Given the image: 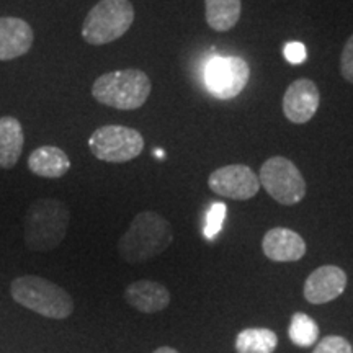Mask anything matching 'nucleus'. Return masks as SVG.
Listing matches in <instances>:
<instances>
[{
	"mask_svg": "<svg viewBox=\"0 0 353 353\" xmlns=\"http://www.w3.org/2000/svg\"><path fill=\"white\" fill-rule=\"evenodd\" d=\"M174 242V229L156 211H141L118 241V254L126 263H144L165 252Z\"/></svg>",
	"mask_w": 353,
	"mask_h": 353,
	"instance_id": "f257e3e1",
	"label": "nucleus"
},
{
	"mask_svg": "<svg viewBox=\"0 0 353 353\" xmlns=\"http://www.w3.org/2000/svg\"><path fill=\"white\" fill-rule=\"evenodd\" d=\"M70 211L56 198H39L26 210L23 239L32 252H50L68 236Z\"/></svg>",
	"mask_w": 353,
	"mask_h": 353,
	"instance_id": "f03ea898",
	"label": "nucleus"
},
{
	"mask_svg": "<svg viewBox=\"0 0 353 353\" xmlns=\"http://www.w3.org/2000/svg\"><path fill=\"white\" fill-rule=\"evenodd\" d=\"M152 83L141 69L113 70L100 76L92 85V97L105 107L131 112L138 110L151 95Z\"/></svg>",
	"mask_w": 353,
	"mask_h": 353,
	"instance_id": "7ed1b4c3",
	"label": "nucleus"
},
{
	"mask_svg": "<svg viewBox=\"0 0 353 353\" xmlns=\"http://www.w3.org/2000/svg\"><path fill=\"white\" fill-rule=\"evenodd\" d=\"M10 294L17 304L48 319L63 321L74 312V299L68 291L38 275L15 278Z\"/></svg>",
	"mask_w": 353,
	"mask_h": 353,
	"instance_id": "20e7f679",
	"label": "nucleus"
},
{
	"mask_svg": "<svg viewBox=\"0 0 353 353\" xmlns=\"http://www.w3.org/2000/svg\"><path fill=\"white\" fill-rule=\"evenodd\" d=\"M134 21V7L130 0H100L87 13L82 38L90 46H103L120 39Z\"/></svg>",
	"mask_w": 353,
	"mask_h": 353,
	"instance_id": "39448f33",
	"label": "nucleus"
},
{
	"mask_svg": "<svg viewBox=\"0 0 353 353\" xmlns=\"http://www.w3.org/2000/svg\"><path fill=\"white\" fill-rule=\"evenodd\" d=\"M144 138L138 130L121 125L100 126L88 138V149L99 161L125 164L144 151Z\"/></svg>",
	"mask_w": 353,
	"mask_h": 353,
	"instance_id": "423d86ee",
	"label": "nucleus"
},
{
	"mask_svg": "<svg viewBox=\"0 0 353 353\" xmlns=\"http://www.w3.org/2000/svg\"><path fill=\"white\" fill-rule=\"evenodd\" d=\"M260 187L280 205L293 206L306 196V180L290 159L275 156L263 162L259 174Z\"/></svg>",
	"mask_w": 353,
	"mask_h": 353,
	"instance_id": "0eeeda50",
	"label": "nucleus"
},
{
	"mask_svg": "<svg viewBox=\"0 0 353 353\" xmlns=\"http://www.w3.org/2000/svg\"><path fill=\"white\" fill-rule=\"evenodd\" d=\"M205 79L211 94L221 100H231L239 97L249 83L250 68L242 57H218L208 64Z\"/></svg>",
	"mask_w": 353,
	"mask_h": 353,
	"instance_id": "6e6552de",
	"label": "nucleus"
},
{
	"mask_svg": "<svg viewBox=\"0 0 353 353\" xmlns=\"http://www.w3.org/2000/svg\"><path fill=\"white\" fill-rule=\"evenodd\" d=\"M208 187L216 195L228 200L245 201L257 196L260 182L249 165L231 164L216 169L208 176Z\"/></svg>",
	"mask_w": 353,
	"mask_h": 353,
	"instance_id": "1a4fd4ad",
	"label": "nucleus"
},
{
	"mask_svg": "<svg viewBox=\"0 0 353 353\" xmlns=\"http://www.w3.org/2000/svg\"><path fill=\"white\" fill-rule=\"evenodd\" d=\"M321 105V94L311 79L291 82L283 95V113L293 125H306L314 118Z\"/></svg>",
	"mask_w": 353,
	"mask_h": 353,
	"instance_id": "9d476101",
	"label": "nucleus"
},
{
	"mask_svg": "<svg viewBox=\"0 0 353 353\" xmlns=\"http://www.w3.org/2000/svg\"><path fill=\"white\" fill-rule=\"evenodd\" d=\"M347 273L337 265H322L304 281V299L311 304H325L337 299L347 288Z\"/></svg>",
	"mask_w": 353,
	"mask_h": 353,
	"instance_id": "9b49d317",
	"label": "nucleus"
},
{
	"mask_svg": "<svg viewBox=\"0 0 353 353\" xmlns=\"http://www.w3.org/2000/svg\"><path fill=\"white\" fill-rule=\"evenodd\" d=\"M262 252L272 262H298L307 252L306 242L296 231L288 228H273L265 232Z\"/></svg>",
	"mask_w": 353,
	"mask_h": 353,
	"instance_id": "f8f14e48",
	"label": "nucleus"
},
{
	"mask_svg": "<svg viewBox=\"0 0 353 353\" xmlns=\"http://www.w3.org/2000/svg\"><path fill=\"white\" fill-rule=\"evenodd\" d=\"M33 28L28 21L17 17L0 19V61H13L32 50Z\"/></svg>",
	"mask_w": 353,
	"mask_h": 353,
	"instance_id": "ddd939ff",
	"label": "nucleus"
},
{
	"mask_svg": "<svg viewBox=\"0 0 353 353\" xmlns=\"http://www.w3.org/2000/svg\"><path fill=\"white\" fill-rule=\"evenodd\" d=\"M125 301L144 314L161 312L170 304V293L162 283L152 280L132 281L125 288Z\"/></svg>",
	"mask_w": 353,
	"mask_h": 353,
	"instance_id": "4468645a",
	"label": "nucleus"
},
{
	"mask_svg": "<svg viewBox=\"0 0 353 353\" xmlns=\"http://www.w3.org/2000/svg\"><path fill=\"white\" fill-rule=\"evenodd\" d=\"M28 169L41 179H61L70 170V161L63 149L41 145L30 154Z\"/></svg>",
	"mask_w": 353,
	"mask_h": 353,
	"instance_id": "2eb2a0df",
	"label": "nucleus"
},
{
	"mask_svg": "<svg viewBox=\"0 0 353 353\" xmlns=\"http://www.w3.org/2000/svg\"><path fill=\"white\" fill-rule=\"evenodd\" d=\"M25 148V132L15 117L0 118V169H13Z\"/></svg>",
	"mask_w": 353,
	"mask_h": 353,
	"instance_id": "dca6fc26",
	"label": "nucleus"
},
{
	"mask_svg": "<svg viewBox=\"0 0 353 353\" xmlns=\"http://www.w3.org/2000/svg\"><path fill=\"white\" fill-rule=\"evenodd\" d=\"M242 13L241 0H205L206 23L218 33H226L237 25Z\"/></svg>",
	"mask_w": 353,
	"mask_h": 353,
	"instance_id": "f3484780",
	"label": "nucleus"
},
{
	"mask_svg": "<svg viewBox=\"0 0 353 353\" xmlns=\"http://www.w3.org/2000/svg\"><path fill=\"white\" fill-rule=\"evenodd\" d=\"M278 347V335L272 329H244L236 337L237 353H273Z\"/></svg>",
	"mask_w": 353,
	"mask_h": 353,
	"instance_id": "a211bd4d",
	"label": "nucleus"
},
{
	"mask_svg": "<svg viewBox=\"0 0 353 353\" xmlns=\"http://www.w3.org/2000/svg\"><path fill=\"white\" fill-rule=\"evenodd\" d=\"M288 335L296 347H312L316 345L317 339H319V325L311 316L304 314V312H296L291 317Z\"/></svg>",
	"mask_w": 353,
	"mask_h": 353,
	"instance_id": "6ab92c4d",
	"label": "nucleus"
},
{
	"mask_svg": "<svg viewBox=\"0 0 353 353\" xmlns=\"http://www.w3.org/2000/svg\"><path fill=\"white\" fill-rule=\"evenodd\" d=\"M226 205H223V203H213V206H211V210L208 211V216H206L205 229H203L206 239L213 241L214 237L218 236L221 226H223V221L226 218Z\"/></svg>",
	"mask_w": 353,
	"mask_h": 353,
	"instance_id": "aec40b11",
	"label": "nucleus"
},
{
	"mask_svg": "<svg viewBox=\"0 0 353 353\" xmlns=\"http://www.w3.org/2000/svg\"><path fill=\"white\" fill-rule=\"evenodd\" d=\"M312 353H353V347L341 335H327L316 343Z\"/></svg>",
	"mask_w": 353,
	"mask_h": 353,
	"instance_id": "412c9836",
	"label": "nucleus"
},
{
	"mask_svg": "<svg viewBox=\"0 0 353 353\" xmlns=\"http://www.w3.org/2000/svg\"><path fill=\"white\" fill-rule=\"evenodd\" d=\"M341 72L347 82L353 83V34L347 39L341 56Z\"/></svg>",
	"mask_w": 353,
	"mask_h": 353,
	"instance_id": "4be33fe9",
	"label": "nucleus"
},
{
	"mask_svg": "<svg viewBox=\"0 0 353 353\" xmlns=\"http://www.w3.org/2000/svg\"><path fill=\"white\" fill-rule=\"evenodd\" d=\"M285 57L288 59V63H303L306 59V48L301 43H288L285 46Z\"/></svg>",
	"mask_w": 353,
	"mask_h": 353,
	"instance_id": "5701e85b",
	"label": "nucleus"
},
{
	"mask_svg": "<svg viewBox=\"0 0 353 353\" xmlns=\"http://www.w3.org/2000/svg\"><path fill=\"white\" fill-rule=\"evenodd\" d=\"M152 353H179V352L172 347H159L157 350H154Z\"/></svg>",
	"mask_w": 353,
	"mask_h": 353,
	"instance_id": "b1692460",
	"label": "nucleus"
}]
</instances>
